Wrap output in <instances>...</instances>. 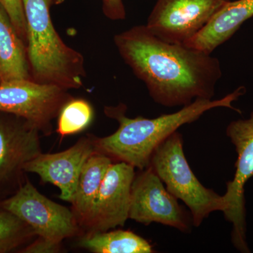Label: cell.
Masks as SVG:
<instances>
[{"mask_svg":"<svg viewBox=\"0 0 253 253\" xmlns=\"http://www.w3.org/2000/svg\"><path fill=\"white\" fill-rule=\"evenodd\" d=\"M116 47L155 102L186 106L196 99H212L222 76L217 58L181 44L159 39L146 26L116 35Z\"/></svg>","mask_w":253,"mask_h":253,"instance_id":"cell-1","label":"cell"},{"mask_svg":"<svg viewBox=\"0 0 253 253\" xmlns=\"http://www.w3.org/2000/svg\"><path fill=\"white\" fill-rule=\"evenodd\" d=\"M244 86L219 99H196L179 111L156 118L126 117V107L121 104L105 108V113L119 123L111 135L94 139L97 151L114 162H124L142 170L149 167L155 150L184 125L199 120L205 113L216 108H228L240 113L232 103L246 94Z\"/></svg>","mask_w":253,"mask_h":253,"instance_id":"cell-2","label":"cell"},{"mask_svg":"<svg viewBox=\"0 0 253 253\" xmlns=\"http://www.w3.org/2000/svg\"><path fill=\"white\" fill-rule=\"evenodd\" d=\"M26 21L27 55L35 82L68 90L83 86L84 58L66 45L54 27L51 0H22Z\"/></svg>","mask_w":253,"mask_h":253,"instance_id":"cell-3","label":"cell"},{"mask_svg":"<svg viewBox=\"0 0 253 253\" xmlns=\"http://www.w3.org/2000/svg\"><path fill=\"white\" fill-rule=\"evenodd\" d=\"M169 192L189 208L193 225L198 227L211 213L225 212L223 196L205 187L190 168L183 149V138L177 131L155 150L150 166Z\"/></svg>","mask_w":253,"mask_h":253,"instance_id":"cell-4","label":"cell"},{"mask_svg":"<svg viewBox=\"0 0 253 253\" xmlns=\"http://www.w3.org/2000/svg\"><path fill=\"white\" fill-rule=\"evenodd\" d=\"M1 207L26 223L38 238L55 244H61L79 231L73 211L46 198L29 181L3 201Z\"/></svg>","mask_w":253,"mask_h":253,"instance_id":"cell-5","label":"cell"},{"mask_svg":"<svg viewBox=\"0 0 253 253\" xmlns=\"http://www.w3.org/2000/svg\"><path fill=\"white\" fill-rule=\"evenodd\" d=\"M66 89L32 80L0 83V112L22 118L40 131L49 134L51 121L71 99Z\"/></svg>","mask_w":253,"mask_h":253,"instance_id":"cell-6","label":"cell"},{"mask_svg":"<svg viewBox=\"0 0 253 253\" xmlns=\"http://www.w3.org/2000/svg\"><path fill=\"white\" fill-rule=\"evenodd\" d=\"M129 219L146 226L159 223L184 233L193 225L191 213L179 204L151 166L134 176Z\"/></svg>","mask_w":253,"mask_h":253,"instance_id":"cell-7","label":"cell"},{"mask_svg":"<svg viewBox=\"0 0 253 253\" xmlns=\"http://www.w3.org/2000/svg\"><path fill=\"white\" fill-rule=\"evenodd\" d=\"M229 0H157L145 25L163 41L184 44Z\"/></svg>","mask_w":253,"mask_h":253,"instance_id":"cell-8","label":"cell"},{"mask_svg":"<svg viewBox=\"0 0 253 253\" xmlns=\"http://www.w3.org/2000/svg\"><path fill=\"white\" fill-rule=\"evenodd\" d=\"M226 135L235 146L238 154L234 179L226 184L223 195L227 209L224 217L233 224L232 242L242 253H249L246 240L245 184L253 176V111L249 119L232 121Z\"/></svg>","mask_w":253,"mask_h":253,"instance_id":"cell-9","label":"cell"},{"mask_svg":"<svg viewBox=\"0 0 253 253\" xmlns=\"http://www.w3.org/2000/svg\"><path fill=\"white\" fill-rule=\"evenodd\" d=\"M135 174V168L127 163L113 162L111 165L83 223L90 232L125 225L129 219L131 186Z\"/></svg>","mask_w":253,"mask_h":253,"instance_id":"cell-10","label":"cell"},{"mask_svg":"<svg viewBox=\"0 0 253 253\" xmlns=\"http://www.w3.org/2000/svg\"><path fill=\"white\" fill-rule=\"evenodd\" d=\"M96 151L94 139L82 138L76 144L61 152L41 153L25 165L23 171L36 173L43 182L54 184L60 190V199L71 203L83 166Z\"/></svg>","mask_w":253,"mask_h":253,"instance_id":"cell-11","label":"cell"},{"mask_svg":"<svg viewBox=\"0 0 253 253\" xmlns=\"http://www.w3.org/2000/svg\"><path fill=\"white\" fill-rule=\"evenodd\" d=\"M39 129L25 120L21 124L0 121V181L8 179L42 153Z\"/></svg>","mask_w":253,"mask_h":253,"instance_id":"cell-12","label":"cell"},{"mask_svg":"<svg viewBox=\"0 0 253 253\" xmlns=\"http://www.w3.org/2000/svg\"><path fill=\"white\" fill-rule=\"evenodd\" d=\"M253 16V0H229L204 29L184 44L212 54L218 46L229 41Z\"/></svg>","mask_w":253,"mask_h":253,"instance_id":"cell-13","label":"cell"},{"mask_svg":"<svg viewBox=\"0 0 253 253\" xmlns=\"http://www.w3.org/2000/svg\"><path fill=\"white\" fill-rule=\"evenodd\" d=\"M31 79L27 51L0 3V83Z\"/></svg>","mask_w":253,"mask_h":253,"instance_id":"cell-14","label":"cell"},{"mask_svg":"<svg viewBox=\"0 0 253 253\" xmlns=\"http://www.w3.org/2000/svg\"><path fill=\"white\" fill-rule=\"evenodd\" d=\"M113 162L109 156L96 151L83 166L76 192L71 201L73 212L81 223L83 224L89 215L95 198Z\"/></svg>","mask_w":253,"mask_h":253,"instance_id":"cell-15","label":"cell"},{"mask_svg":"<svg viewBox=\"0 0 253 253\" xmlns=\"http://www.w3.org/2000/svg\"><path fill=\"white\" fill-rule=\"evenodd\" d=\"M79 246L94 253H151L152 246L130 231H91L83 236Z\"/></svg>","mask_w":253,"mask_h":253,"instance_id":"cell-16","label":"cell"},{"mask_svg":"<svg viewBox=\"0 0 253 253\" xmlns=\"http://www.w3.org/2000/svg\"><path fill=\"white\" fill-rule=\"evenodd\" d=\"M93 118L94 111L88 101L70 99L58 115V133L63 137L81 132L90 125Z\"/></svg>","mask_w":253,"mask_h":253,"instance_id":"cell-17","label":"cell"},{"mask_svg":"<svg viewBox=\"0 0 253 253\" xmlns=\"http://www.w3.org/2000/svg\"><path fill=\"white\" fill-rule=\"evenodd\" d=\"M33 234L31 228L12 213L0 211V253L16 249Z\"/></svg>","mask_w":253,"mask_h":253,"instance_id":"cell-18","label":"cell"},{"mask_svg":"<svg viewBox=\"0 0 253 253\" xmlns=\"http://www.w3.org/2000/svg\"><path fill=\"white\" fill-rule=\"evenodd\" d=\"M0 3L9 15L21 39H26V21L22 0H0Z\"/></svg>","mask_w":253,"mask_h":253,"instance_id":"cell-19","label":"cell"},{"mask_svg":"<svg viewBox=\"0 0 253 253\" xmlns=\"http://www.w3.org/2000/svg\"><path fill=\"white\" fill-rule=\"evenodd\" d=\"M103 11L108 18L114 21L126 18V12L123 0H102Z\"/></svg>","mask_w":253,"mask_h":253,"instance_id":"cell-20","label":"cell"},{"mask_svg":"<svg viewBox=\"0 0 253 253\" xmlns=\"http://www.w3.org/2000/svg\"><path fill=\"white\" fill-rule=\"evenodd\" d=\"M60 245L38 238L30 246L23 250L26 253H51L59 251Z\"/></svg>","mask_w":253,"mask_h":253,"instance_id":"cell-21","label":"cell"},{"mask_svg":"<svg viewBox=\"0 0 253 253\" xmlns=\"http://www.w3.org/2000/svg\"><path fill=\"white\" fill-rule=\"evenodd\" d=\"M51 4H59L62 3L63 0H51Z\"/></svg>","mask_w":253,"mask_h":253,"instance_id":"cell-22","label":"cell"}]
</instances>
